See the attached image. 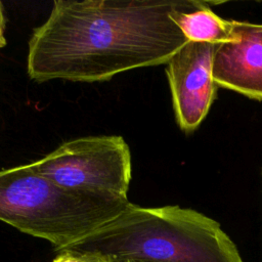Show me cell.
Masks as SVG:
<instances>
[{
  "label": "cell",
  "mask_w": 262,
  "mask_h": 262,
  "mask_svg": "<svg viewBox=\"0 0 262 262\" xmlns=\"http://www.w3.org/2000/svg\"><path fill=\"white\" fill-rule=\"evenodd\" d=\"M209 4L192 0H55L29 40L31 79L100 82L167 63L188 42L172 19Z\"/></svg>",
  "instance_id": "cell-1"
},
{
  "label": "cell",
  "mask_w": 262,
  "mask_h": 262,
  "mask_svg": "<svg viewBox=\"0 0 262 262\" xmlns=\"http://www.w3.org/2000/svg\"><path fill=\"white\" fill-rule=\"evenodd\" d=\"M63 251L104 262H244L216 220L178 205L130 203L115 219L56 252Z\"/></svg>",
  "instance_id": "cell-2"
},
{
  "label": "cell",
  "mask_w": 262,
  "mask_h": 262,
  "mask_svg": "<svg viewBox=\"0 0 262 262\" xmlns=\"http://www.w3.org/2000/svg\"><path fill=\"white\" fill-rule=\"evenodd\" d=\"M129 204L128 196L59 185L30 164L0 170V221L55 251L88 236Z\"/></svg>",
  "instance_id": "cell-3"
},
{
  "label": "cell",
  "mask_w": 262,
  "mask_h": 262,
  "mask_svg": "<svg viewBox=\"0 0 262 262\" xmlns=\"http://www.w3.org/2000/svg\"><path fill=\"white\" fill-rule=\"evenodd\" d=\"M30 165L64 187L121 196H127L132 172L129 145L118 135L66 141Z\"/></svg>",
  "instance_id": "cell-4"
},
{
  "label": "cell",
  "mask_w": 262,
  "mask_h": 262,
  "mask_svg": "<svg viewBox=\"0 0 262 262\" xmlns=\"http://www.w3.org/2000/svg\"><path fill=\"white\" fill-rule=\"evenodd\" d=\"M216 46L188 41L166 63L175 119L184 133L199 128L215 99L212 67Z\"/></svg>",
  "instance_id": "cell-5"
},
{
  "label": "cell",
  "mask_w": 262,
  "mask_h": 262,
  "mask_svg": "<svg viewBox=\"0 0 262 262\" xmlns=\"http://www.w3.org/2000/svg\"><path fill=\"white\" fill-rule=\"evenodd\" d=\"M212 72L217 85L262 100V24L231 20V37L217 44Z\"/></svg>",
  "instance_id": "cell-6"
},
{
  "label": "cell",
  "mask_w": 262,
  "mask_h": 262,
  "mask_svg": "<svg viewBox=\"0 0 262 262\" xmlns=\"http://www.w3.org/2000/svg\"><path fill=\"white\" fill-rule=\"evenodd\" d=\"M172 19L188 41L220 44L231 37V20L216 14L209 4L192 11H178Z\"/></svg>",
  "instance_id": "cell-7"
},
{
  "label": "cell",
  "mask_w": 262,
  "mask_h": 262,
  "mask_svg": "<svg viewBox=\"0 0 262 262\" xmlns=\"http://www.w3.org/2000/svg\"><path fill=\"white\" fill-rule=\"evenodd\" d=\"M52 262H104L91 256L82 255L73 252H58V255L53 259Z\"/></svg>",
  "instance_id": "cell-8"
},
{
  "label": "cell",
  "mask_w": 262,
  "mask_h": 262,
  "mask_svg": "<svg viewBox=\"0 0 262 262\" xmlns=\"http://www.w3.org/2000/svg\"><path fill=\"white\" fill-rule=\"evenodd\" d=\"M5 31V17L3 11V4L0 1V49L6 45V38L4 35Z\"/></svg>",
  "instance_id": "cell-9"
},
{
  "label": "cell",
  "mask_w": 262,
  "mask_h": 262,
  "mask_svg": "<svg viewBox=\"0 0 262 262\" xmlns=\"http://www.w3.org/2000/svg\"><path fill=\"white\" fill-rule=\"evenodd\" d=\"M118 262H149V261H142V260H124V261H118Z\"/></svg>",
  "instance_id": "cell-10"
}]
</instances>
